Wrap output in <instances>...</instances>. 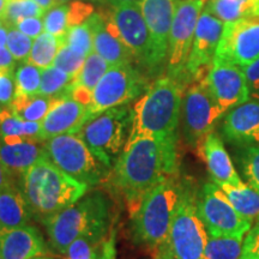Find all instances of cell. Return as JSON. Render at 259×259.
Here are the masks:
<instances>
[{"instance_id": "cell-20", "label": "cell", "mask_w": 259, "mask_h": 259, "mask_svg": "<svg viewBox=\"0 0 259 259\" xmlns=\"http://www.w3.org/2000/svg\"><path fill=\"white\" fill-rule=\"evenodd\" d=\"M47 254V245L35 226L0 228V255L3 259H30Z\"/></svg>"}, {"instance_id": "cell-35", "label": "cell", "mask_w": 259, "mask_h": 259, "mask_svg": "<svg viewBox=\"0 0 259 259\" xmlns=\"http://www.w3.org/2000/svg\"><path fill=\"white\" fill-rule=\"evenodd\" d=\"M240 167L245 183L259 193V145L242 149Z\"/></svg>"}, {"instance_id": "cell-25", "label": "cell", "mask_w": 259, "mask_h": 259, "mask_svg": "<svg viewBox=\"0 0 259 259\" xmlns=\"http://www.w3.org/2000/svg\"><path fill=\"white\" fill-rule=\"evenodd\" d=\"M111 226L100 227L74 240L60 259H105Z\"/></svg>"}, {"instance_id": "cell-8", "label": "cell", "mask_w": 259, "mask_h": 259, "mask_svg": "<svg viewBox=\"0 0 259 259\" xmlns=\"http://www.w3.org/2000/svg\"><path fill=\"white\" fill-rule=\"evenodd\" d=\"M44 142L48 158L67 176L90 189L105 184L111 170L94 156L78 135H60Z\"/></svg>"}, {"instance_id": "cell-54", "label": "cell", "mask_w": 259, "mask_h": 259, "mask_svg": "<svg viewBox=\"0 0 259 259\" xmlns=\"http://www.w3.org/2000/svg\"><path fill=\"white\" fill-rule=\"evenodd\" d=\"M30 259H54L53 257H51V255H47V254H42V255H37V257H32Z\"/></svg>"}, {"instance_id": "cell-11", "label": "cell", "mask_w": 259, "mask_h": 259, "mask_svg": "<svg viewBox=\"0 0 259 259\" xmlns=\"http://www.w3.org/2000/svg\"><path fill=\"white\" fill-rule=\"evenodd\" d=\"M206 0H180L178 2L168 47L167 76L189 87L186 65L192 48L194 31Z\"/></svg>"}, {"instance_id": "cell-7", "label": "cell", "mask_w": 259, "mask_h": 259, "mask_svg": "<svg viewBox=\"0 0 259 259\" xmlns=\"http://www.w3.org/2000/svg\"><path fill=\"white\" fill-rule=\"evenodd\" d=\"M132 116V109L127 105L114 107L90 119L77 134L94 156L109 170L124 150Z\"/></svg>"}, {"instance_id": "cell-29", "label": "cell", "mask_w": 259, "mask_h": 259, "mask_svg": "<svg viewBox=\"0 0 259 259\" xmlns=\"http://www.w3.org/2000/svg\"><path fill=\"white\" fill-rule=\"evenodd\" d=\"M65 45V36L58 37L50 32H42L40 36L32 42V47L27 61L38 69L45 70L51 67L54 63L58 52Z\"/></svg>"}, {"instance_id": "cell-4", "label": "cell", "mask_w": 259, "mask_h": 259, "mask_svg": "<svg viewBox=\"0 0 259 259\" xmlns=\"http://www.w3.org/2000/svg\"><path fill=\"white\" fill-rule=\"evenodd\" d=\"M181 193V178H168L144 194L131 213V234L135 242L157 250L169 234Z\"/></svg>"}, {"instance_id": "cell-40", "label": "cell", "mask_w": 259, "mask_h": 259, "mask_svg": "<svg viewBox=\"0 0 259 259\" xmlns=\"http://www.w3.org/2000/svg\"><path fill=\"white\" fill-rule=\"evenodd\" d=\"M95 14L93 4L83 0H73L67 4V27L72 28L87 22Z\"/></svg>"}, {"instance_id": "cell-48", "label": "cell", "mask_w": 259, "mask_h": 259, "mask_svg": "<svg viewBox=\"0 0 259 259\" xmlns=\"http://www.w3.org/2000/svg\"><path fill=\"white\" fill-rule=\"evenodd\" d=\"M105 259H116L115 258V234L112 232L111 236H109L108 244H107Z\"/></svg>"}, {"instance_id": "cell-10", "label": "cell", "mask_w": 259, "mask_h": 259, "mask_svg": "<svg viewBox=\"0 0 259 259\" xmlns=\"http://www.w3.org/2000/svg\"><path fill=\"white\" fill-rule=\"evenodd\" d=\"M206 78V77H205ZM205 78L194 80L184 93L181 103V126L187 145L197 149L226 114L215 101Z\"/></svg>"}, {"instance_id": "cell-51", "label": "cell", "mask_w": 259, "mask_h": 259, "mask_svg": "<svg viewBox=\"0 0 259 259\" xmlns=\"http://www.w3.org/2000/svg\"><path fill=\"white\" fill-rule=\"evenodd\" d=\"M111 5H118V4H141L142 0H108Z\"/></svg>"}, {"instance_id": "cell-9", "label": "cell", "mask_w": 259, "mask_h": 259, "mask_svg": "<svg viewBox=\"0 0 259 259\" xmlns=\"http://www.w3.org/2000/svg\"><path fill=\"white\" fill-rule=\"evenodd\" d=\"M149 85L148 79L132 64L111 66L93 90V102L88 107L87 122L108 109L128 105L143 95Z\"/></svg>"}, {"instance_id": "cell-55", "label": "cell", "mask_w": 259, "mask_h": 259, "mask_svg": "<svg viewBox=\"0 0 259 259\" xmlns=\"http://www.w3.org/2000/svg\"><path fill=\"white\" fill-rule=\"evenodd\" d=\"M70 2H73V0H57V5L66 4V3H70Z\"/></svg>"}, {"instance_id": "cell-42", "label": "cell", "mask_w": 259, "mask_h": 259, "mask_svg": "<svg viewBox=\"0 0 259 259\" xmlns=\"http://www.w3.org/2000/svg\"><path fill=\"white\" fill-rule=\"evenodd\" d=\"M241 259H259V218L245 235L242 241Z\"/></svg>"}, {"instance_id": "cell-23", "label": "cell", "mask_w": 259, "mask_h": 259, "mask_svg": "<svg viewBox=\"0 0 259 259\" xmlns=\"http://www.w3.org/2000/svg\"><path fill=\"white\" fill-rule=\"evenodd\" d=\"M87 22L93 30L94 52H96L111 66L132 64V61H135L134 54L122 40L115 37L107 30L102 12L94 14Z\"/></svg>"}, {"instance_id": "cell-16", "label": "cell", "mask_w": 259, "mask_h": 259, "mask_svg": "<svg viewBox=\"0 0 259 259\" xmlns=\"http://www.w3.org/2000/svg\"><path fill=\"white\" fill-rule=\"evenodd\" d=\"M205 83L215 101L225 113L250 101L247 82L241 67L212 61Z\"/></svg>"}, {"instance_id": "cell-37", "label": "cell", "mask_w": 259, "mask_h": 259, "mask_svg": "<svg viewBox=\"0 0 259 259\" xmlns=\"http://www.w3.org/2000/svg\"><path fill=\"white\" fill-rule=\"evenodd\" d=\"M85 59L87 56L72 50V48L65 44L64 46H61L59 52H58L53 66H56L57 69L64 71L65 73L76 78L80 72V70H82Z\"/></svg>"}, {"instance_id": "cell-13", "label": "cell", "mask_w": 259, "mask_h": 259, "mask_svg": "<svg viewBox=\"0 0 259 259\" xmlns=\"http://www.w3.org/2000/svg\"><path fill=\"white\" fill-rule=\"evenodd\" d=\"M259 59V16L225 23L213 61L245 67Z\"/></svg>"}, {"instance_id": "cell-52", "label": "cell", "mask_w": 259, "mask_h": 259, "mask_svg": "<svg viewBox=\"0 0 259 259\" xmlns=\"http://www.w3.org/2000/svg\"><path fill=\"white\" fill-rule=\"evenodd\" d=\"M8 3H9V0H0V19H2L3 15H4Z\"/></svg>"}, {"instance_id": "cell-32", "label": "cell", "mask_w": 259, "mask_h": 259, "mask_svg": "<svg viewBox=\"0 0 259 259\" xmlns=\"http://www.w3.org/2000/svg\"><path fill=\"white\" fill-rule=\"evenodd\" d=\"M111 65L99 56L96 52H92L88 57H87L85 63H84L82 70L78 73V76L73 79L71 88L72 87H84V88L94 90L100 79L105 76L107 71L109 70Z\"/></svg>"}, {"instance_id": "cell-5", "label": "cell", "mask_w": 259, "mask_h": 259, "mask_svg": "<svg viewBox=\"0 0 259 259\" xmlns=\"http://www.w3.org/2000/svg\"><path fill=\"white\" fill-rule=\"evenodd\" d=\"M42 223L52 247L63 254L80 236L100 227L111 226V203L101 191H94Z\"/></svg>"}, {"instance_id": "cell-39", "label": "cell", "mask_w": 259, "mask_h": 259, "mask_svg": "<svg viewBox=\"0 0 259 259\" xmlns=\"http://www.w3.org/2000/svg\"><path fill=\"white\" fill-rule=\"evenodd\" d=\"M32 47V40L16 27H9L6 48L12 54L15 60H27Z\"/></svg>"}, {"instance_id": "cell-15", "label": "cell", "mask_w": 259, "mask_h": 259, "mask_svg": "<svg viewBox=\"0 0 259 259\" xmlns=\"http://www.w3.org/2000/svg\"><path fill=\"white\" fill-rule=\"evenodd\" d=\"M223 27L225 23L222 21L206 8L203 9L194 31L192 48L186 65V76L190 84L208 76L221 40Z\"/></svg>"}, {"instance_id": "cell-33", "label": "cell", "mask_w": 259, "mask_h": 259, "mask_svg": "<svg viewBox=\"0 0 259 259\" xmlns=\"http://www.w3.org/2000/svg\"><path fill=\"white\" fill-rule=\"evenodd\" d=\"M42 70L30 63H23L15 72L16 95L34 96L40 92Z\"/></svg>"}, {"instance_id": "cell-31", "label": "cell", "mask_w": 259, "mask_h": 259, "mask_svg": "<svg viewBox=\"0 0 259 259\" xmlns=\"http://www.w3.org/2000/svg\"><path fill=\"white\" fill-rule=\"evenodd\" d=\"M244 239L209 235L203 259H241Z\"/></svg>"}, {"instance_id": "cell-24", "label": "cell", "mask_w": 259, "mask_h": 259, "mask_svg": "<svg viewBox=\"0 0 259 259\" xmlns=\"http://www.w3.org/2000/svg\"><path fill=\"white\" fill-rule=\"evenodd\" d=\"M32 219L25 198L15 184L0 190V228H17Z\"/></svg>"}, {"instance_id": "cell-50", "label": "cell", "mask_w": 259, "mask_h": 259, "mask_svg": "<svg viewBox=\"0 0 259 259\" xmlns=\"http://www.w3.org/2000/svg\"><path fill=\"white\" fill-rule=\"evenodd\" d=\"M8 35H9V27L8 25L3 24L0 27V48L6 46V42H8Z\"/></svg>"}, {"instance_id": "cell-12", "label": "cell", "mask_w": 259, "mask_h": 259, "mask_svg": "<svg viewBox=\"0 0 259 259\" xmlns=\"http://www.w3.org/2000/svg\"><path fill=\"white\" fill-rule=\"evenodd\" d=\"M197 210L211 236H231L244 239L252 223L242 218L223 191L213 181L206 183L197 193Z\"/></svg>"}, {"instance_id": "cell-34", "label": "cell", "mask_w": 259, "mask_h": 259, "mask_svg": "<svg viewBox=\"0 0 259 259\" xmlns=\"http://www.w3.org/2000/svg\"><path fill=\"white\" fill-rule=\"evenodd\" d=\"M45 11L32 0H9L3 15V23L14 27L17 22L30 17H42Z\"/></svg>"}, {"instance_id": "cell-45", "label": "cell", "mask_w": 259, "mask_h": 259, "mask_svg": "<svg viewBox=\"0 0 259 259\" xmlns=\"http://www.w3.org/2000/svg\"><path fill=\"white\" fill-rule=\"evenodd\" d=\"M70 96L77 102L82 103V105L89 107L93 102V90H89L84 87L77 85L72 87L70 92Z\"/></svg>"}, {"instance_id": "cell-6", "label": "cell", "mask_w": 259, "mask_h": 259, "mask_svg": "<svg viewBox=\"0 0 259 259\" xmlns=\"http://www.w3.org/2000/svg\"><path fill=\"white\" fill-rule=\"evenodd\" d=\"M198 190L189 178L181 179L179 204L167 240L157 250L168 259H203L209 234L197 210Z\"/></svg>"}, {"instance_id": "cell-26", "label": "cell", "mask_w": 259, "mask_h": 259, "mask_svg": "<svg viewBox=\"0 0 259 259\" xmlns=\"http://www.w3.org/2000/svg\"><path fill=\"white\" fill-rule=\"evenodd\" d=\"M41 122L25 121L10 108H0V141L17 143L23 139H40Z\"/></svg>"}, {"instance_id": "cell-18", "label": "cell", "mask_w": 259, "mask_h": 259, "mask_svg": "<svg viewBox=\"0 0 259 259\" xmlns=\"http://www.w3.org/2000/svg\"><path fill=\"white\" fill-rule=\"evenodd\" d=\"M88 107L77 102L71 96L56 99L50 112L41 122V141L60 135L78 134L87 122Z\"/></svg>"}, {"instance_id": "cell-14", "label": "cell", "mask_w": 259, "mask_h": 259, "mask_svg": "<svg viewBox=\"0 0 259 259\" xmlns=\"http://www.w3.org/2000/svg\"><path fill=\"white\" fill-rule=\"evenodd\" d=\"M111 16L118 28L119 36L134 54L139 66L155 71L153 46L147 23L139 4L111 5Z\"/></svg>"}, {"instance_id": "cell-53", "label": "cell", "mask_w": 259, "mask_h": 259, "mask_svg": "<svg viewBox=\"0 0 259 259\" xmlns=\"http://www.w3.org/2000/svg\"><path fill=\"white\" fill-rule=\"evenodd\" d=\"M153 259H168V258L163 253H162V252L155 251V254H154V258Z\"/></svg>"}, {"instance_id": "cell-36", "label": "cell", "mask_w": 259, "mask_h": 259, "mask_svg": "<svg viewBox=\"0 0 259 259\" xmlns=\"http://www.w3.org/2000/svg\"><path fill=\"white\" fill-rule=\"evenodd\" d=\"M65 44L72 50L88 57L94 51L93 30L88 22L70 28L65 35Z\"/></svg>"}, {"instance_id": "cell-17", "label": "cell", "mask_w": 259, "mask_h": 259, "mask_svg": "<svg viewBox=\"0 0 259 259\" xmlns=\"http://www.w3.org/2000/svg\"><path fill=\"white\" fill-rule=\"evenodd\" d=\"M178 2L179 0H142L139 4L150 34L155 70L168 57L170 29Z\"/></svg>"}, {"instance_id": "cell-41", "label": "cell", "mask_w": 259, "mask_h": 259, "mask_svg": "<svg viewBox=\"0 0 259 259\" xmlns=\"http://www.w3.org/2000/svg\"><path fill=\"white\" fill-rule=\"evenodd\" d=\"M16 95L14 69H0V108H10Z\"/></svg>"}, {"instance_id": "cell-1", "label": "cell", "mask_w": 259, "mask_h": 259, "mask_svg": "<svg viewBox=\"0 0 259 259\" xmlns=\"http://www.w3.org/2000/svg\"><path fill=\"white\" fill-rule=\"evenodd\" d=\"M179 136L142 137L126 144L105 183L121 194L130 213L153 187L179 176Z\"/></svg>"}, {"instance_id": "cell-2", "label": "cell", "mask_w": 259, "mask_h": 259, "mask_svg": "<svg viewBox=\"0 0 259 259\" xmlns=\"http://www.w3.org/2000/svg\"><path fill=\"white\" fill-rule=\"evenodd\" d=\"M32 218L42 222L85 196L90 187L59 169L50 158H42L19 177L18 185Z\"/></svg>"}, {"instance_id": "cell-22", "label": "cell", "mask_w": 259, "mask_h": 259, "mask_svg": "<svg viewBox=\"0 0 259 259\" xmlns=\"http://www.w3.org/2000/svg\"><path fill=\"white\" fill-rule=\"evenodd\" d=\"M47 157L44 141L23 139L17 143L0 141V160L12 177H21L35 163Z\"/></svg>"}, {"instance_id": "cell-44", "label": "cell", "mask_w": 259, "mask_h": 259, "mask_svg": "<svg viewBox=\"0 0 259 259\" xmlns=\"http://www.w3.org/2000/svg\"><path fill=\"white\" fill-rule=\"evenodd\" d=\"M14 27L18 29L19 31L23 32L30 38H36L44 32V21L41 17H30L22 19L16 23Z\"/></svg>"}, {"instance_id": "cell-19", "label": "cell", "mask_w": 259, "mask_h": 259, "mask_svg": "<svg viewBox=\"0 0 259 259\" xmlns=\"http://www.w3.org/2000/svg\"><path fill=\"white\" fill-rule=\"evenodd\" d=\"M221 128L229 143L242 148L259 144V101H247L229 109Z\"/></svg>"}, {"instance_id": "cell-38", "label": "cell", "mask_w": 259, "mask_h": 259, "mask_svg": "<svg viewBox=\"0 0 259 259\" xmlns=\"http://www.w3.org/2000/svg\"><path fill=\"white\" fill-rule=\"evenodd\" d=\"M45 31L58 37H64L69 31L67 27V4H59L47 10L42 16Z\"/></svg>"}, {"instance_id": "cell-56", "label": "cell", "mask_w": 259, "mask_h": 259, "mask_svg": "<svg viewBox=\"0 0 259 259\" xmlns=\"http://www.w3.org/2000/svg\"><path fill=\"white\" fill-rule=\"evenodd\" d=\"M0 259H3V257H2V255H0Z\"/></svg>"}, {"instance_id": "cell-47", "label": "cell", "mask_w": 259, "mask_h": 259, "mask_svg": "<svg viewBox=\"0 0 259 259\" xmlns=\"http://www.w3.org/2000/svg\"><path fill=\"white\" fill-rule=\"evenodd\" d=\"M12 184H14V177L6 169V167L3 164L2 160H0V190L12 185Z\"/></svg>"}, {"instance_id": "cell-43", "label": "cell", "mask_w": 259, "mask_h": 259, "mask_svg": "<svg viewBox=\"0 0 259 259\" xmlns=\"http://www.w3.org/2000/svg\"><path fill=\"white\" fill-rule=\"evenodd\" d=\"M242 70H244L246 82H247L250 100L259 101V59L242 67Z\"/></svg>"}, {"instance_id": "cell-28", "label": "cell", "mask_w": 259, "mask_h": 259, "mask_svg": "<svg viewBox=\"0 0 259 259\" xmlns=\"http://www.w3.org/2000/svg\"><path fill=\"white\" fill-rule=\"evenodd\" d=\"M54 101V97L44 95H15V100L10 109L25 121L42 122Z\"/></svg>"}, {"instance_id": "cell-27", "label": "cell", "mask_w": 259, "mask_h": 259, "mask_svg": "<svg viewBox=\"0 0 259 259\" xmlns=\"http://www.w3.org/2000/svg\"><path fill=\"white\" fill-rule=\"evenodd\" d=\"M219 186L226 194L233 208L253 225V222L259 218V193L257 191L246 183L240 186H233L228 184H222Z\"/></svg>"}, {"instance_id": "cell-3", "label": "cell", "mask_w": 259, "mask_h": 259, "mask_svg": "<svg viewBox=\"0 0 259 259\" xmlns=\"http://www.w3.org/2000/svg\"><path fill=\"white\" fill-rule=\"evenodd\" d=\"M185 90L186 87L168 76L150 84L132 108L134 116L126 144L142 137L178 136Z\"/></svg>"}, {"instance_id": "cell-21", "label": "cell", "mask_w": 259, "mask_h": 259, "mask_svg": "<svg viewBox=\"0 0 259 259\" xmlns=\"http://www.w3.org/2000/svg\"><path fill=\"white\" fill-rule=\"evenodd\" d=\"M197 149H198L200 157L208 167L211 180L216 185H222V184H228L233 186L244 185L245 181L236 173L223 141L216 132H211L206 136L202 144Z\"/></svg>"}, {"instance_id": "cell-57", "label": "cell", "mask_w": 259, "mask_h": 259, "mask_svg": "<svg viewBox=\"0 0 259 259\" xmlns=\"http://www.w3.org/2000/svg\"><path fill=\"white\" fill-rule=\"evenodd\" d=\"M258 16H259V9H258Z\"/></svg>"}, {"instance_id": "cell-46", "label": "cell", "mask_w": 259, "mask_h": 259, "mask_svg": "<svg viewBox=\"0 0 259 259\" xmlns=\"http://www.w3.org/2000/svg\"><path fill=\"white\" fill-rule=\"evenodd\" d=\"M0 69H15V59L8 48H0Z\"/></svg>"}, {"instance_id": "cell-58", "label": "cell", "mask_w": 259, "mask_h": 259, "mask_svg": "<svg viewBox=\"0 0 259 259\" xmlns=\"http://www.w3.org/2000/svg\"><path fill=\"white\" fill-rule=\"evenodd\" d=\"M179 2H180V0H179Z\"/></svg>"}, {"instance_id": "cell-30", "label": "cell", "mask_w": 259, "mask_h": 259, "mask_svg": "<svg viewBox=\"0 0 259 259\" xmlns=\"http://www.w3.org/2000/svg\"><path fill=\"white\" fill-rule=\"evenodd\" d=\"M73 77L65 73L64 71L57 69L52 65L48 69L42 70L41 85L37 95L50 96L54 99H60L64 96H70L71 84Z\"/></svg>"}, {"instance_id": "cell-49", "label": "cell", "mask_w": 259, "mask_h": 259, "mask_svg": "<svg viewBox=\"0 0 259 259\" xmlns=\"http://www.w3.org/2000/svg\"><path fill=\"white\" fill-rule=\"evenodd\" d=\"M32 2L36 3V4L40 6V8L44 10L45 12H46L47 10L53 8V6L57 5V0H32Z\"/></svg>"}]
</instances>
